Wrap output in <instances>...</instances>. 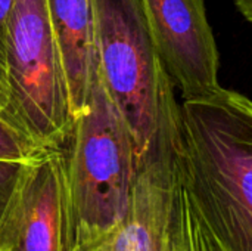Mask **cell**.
<instances>
[{
    "instance_id": "1",
    "label": "cell",
    "mask_w": 252,
    "mask_h": 251,
    "mask_svg": "<svg viewBox=\"0 0 252 251\" xmlns=\"http://www.w3.org/2000/svg\"><path fill=\"white\" fill-rule=\"evenodd\" d=\"M185 183L214 251H252V101L223 89L180 105Z\"/></svg>"
},
{
    "instance_id": "2",
    "label": "cell",
    "mask_w": 252,
    "mask_h": 251,
    "mask_svg": "<svg viewBox=\"0 0 252 251\" xmlns=\"http://www.w3.org/2000/svg\"><path fill=\"white\" fill-rule=\"evenodd\" d=\"M61 151V251H94L124 217L137 173L133 133L97 75Z\"/></svg>"
},
{
    "instance_id": "3",
    "label": "cell",
    "mask_w": 252,
    "mask_h": 251,
    "mask_svg": "<svg viewBox=\"0 0 252 251\" xmlns=\"http://www.w3.org/2000/svg\"><path fill=\"white\" fill-rule=\"evenodd\" d=\"M174 89L168 77L157 133L137 158L127 212L94 251H214L185 183Z\"/></svg>"
},
{
    "instance_id": "4",
    "label": "cell",
    "mask_w": 252,
    "mask_h": 251,
    "mask_svg": "<svg viewBox=\"0 0 252 251\" xmlns=\"http://www.w3.org/2000/svg\"><path fill=\"white\" fill-rule=\"evenodd\" d=\"M0 118L38 151L59 149L74 114L47 0H15Z\"/></svg>"
},
{
    "instance_id": "5",
    "label": "cell",
    "mask_w": 252,
    "mask_h": 251,
    "mask_svg": "<svg viewBox=\"0 0 252 251\" xmlns=\"http://www.w3.org/2000/svg\"><path fill=\"white\" fill-rule=\"evenodd\" d=\"M94 34L99 74L133 133L139 158L157 133L168 78L142 0H94Z\"/></svg>"
},
{
    "instance_id": "6",
    "label": "cell",
    "mask_w": 252,
    "mask_h": 251,
    "mask_svg": "<svg viewBox=\"0 0 252 251\" xmlns=\"http://www.w3.org/2000/svg\"><path fill=\"white\" fill-rule=\"evenodd\" d=\"M161 65L183 101L219 84V49L204 0H142Z\"/></svg>"
},
{
    "instance_id": "7",
    "label": "cell",
    "mask_w": 252,
    "mask_h": 251,
    "mask_svg": "<svg viewBox=\"0 0 252 251\" xmlns=\"http://www.w3.org/2000/svg\"><path fill=\"white\" fill-rule=\"evenodd\" d=\"M0 251H61V151L28 160L0 225Z\"/></svg>"
},
{
    "instance_id": "8",
    "label": "cell",
    "mask_w": 252,
    "mask_h": 251,
    "mask_svg": "<svg viewBox=\"0 0 252 251\" xmlns=\"http://www.w3.org/2000/svg\"><path fill=\"white\" fill-rule=\"evenodd\" d=\"M68 81L72 114L86 104L99 75L94 0H47Z\"/></svg>"
},
{
    "instance_id": "9",
    "label": "cell",
    "mask_w": 252,
    "mask_h": 251,
    "mask_svg": "<svg viewBox=\"0 0 252 251\" xmlns=\"http://www.w3.org/2000/svg\"><path fill=\"white\" fill-rule=\"evenodd\" d=\"M43 151L35 149L10 124L0 118V160L28 161Z\"/></svg>"
},
{
    "instance_id": "10",
    "label": "cell",
    "mask_w": 252,
    "mask_h": 251,
    "mask_svg": "<svg viewBox=\"0 0 252 251\" xmlns=\"http://www.w3.org/2000/svg\"><path fill=\"white\" fill-rule=\"evenodd\" d=\"M27 161L0 160V225L6 215L12 194L16 188L22 167Z\"/></svg>"
},
{
    "instance_id": "11",
    "label": "cell",
    "mask_w": 252,
    "mask_h": 251,
    "mask_svg": "<svg viewBox=\"0 0 252 251\" xmlns=\"http://www.w3.org/2000/svg\"><path fill=\"white\" fill-rule=\"evenodd\" d=\"M15 0H0V107L3 102L4 92V75H6V40L7 27Z\"/></svg>"
},
{
    "instance_id": "12",
    "label": "cell",
    "mask_w": 252,
    "mask_h": 251,
    "mask_svg": "<svg viewBox=\"0 0 252 251\" xmlns=\"http://www.w3.org/2000/svg\"><path fill=\"white\" fill-rule=\"evenodd\" d=\"M239 12L252 24V0H235Z\"/></svg>"
}]
</instances>
